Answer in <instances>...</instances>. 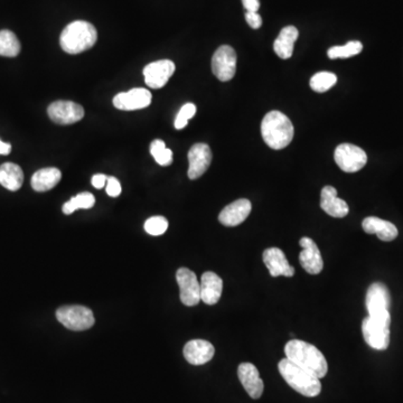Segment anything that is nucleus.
Segmentation results:
<instances>
[{"instance_id": "f257e3e1", "label": "nucleus", "mask_w": 403, "mask_h": 403, "mask_svg": "<svg viewBox=\"0 0 403 403\" xmlns=\"http://www.w3.org/2000/svg\"><path fill=\"white\" fill-rule=\"evenodd\" d=\"M284 354L289 361L318 378H323L329 372V364L323 353L305 341H289L284 346Z\"/></svg>"}, {"instance_id": "f03ea898", "label": "nucleus", "mask_w": 403, "mask_h": 403, "mask_svg": "<svg viewBox=\"0 0 403 403\" xmlns=\"http://www.w3.org/2000/svg\"><path fill=\"white\" fill-rule=\"evenodd\" d=\"M261 133L265 144L275 150H284L293 140V124L280 111H271L265 114L261 124Z\"/></svg>"}, {"instance_id": "7ed1b4c3", "label": "nucleus", "mask_w": 403, "mask_h": 403, "mask_svg": "<svg viewBox=\"0 0 403 403\" xmlns=\"http://www.w3.org/2000/svg\"><path fill=\"white\" fill-rule=\"evenodd\" d=\"M98 32L91 22L75 20L64 28L60 37L62 50L67 54H80L94 46Z\"/></svg>"}, {"instance_id": "20e7f679", "label": "nucleus", "mask_w": 403, "mask_h": 403, "mask_svg": "<svg viewBox=\"0 0 403 403\" xmlns=\"http://www.w3.org/2000/svg\"><path fill=\"white\" fill-rule=\"evenodd\" d=\"M278 369L284 381L301 395L314 398L321 393L322 384L319 378L296 365L287 357L280 361Z\"/></svg>"}, {"instance_id": "39448f33", "label": "nucleus", "mask_w": 403, "mask_h": 403, "mask_svg": "<svg viewBox=\"0 0 403 403\" xmlns=\"http://www.w3.org/2000/svg\"><path fill=\"white\" fill-rule=\"evenodd\" d=\"M58 321L71 331H81L94 325L93 312L84 306H63L56 310Z\"/></svg>"}, {"instance_id": "423d86ee", "label": "nucleus", "mask_w": 403, "mask_h": 403, "mask_svg": "<svg viewBox=\"0 0 403 403\" xmlns=\"http://www.w3.org/2000/svg\"><path fill=\"white\" fill-rule=\"evenodd\" d=\"M334 158L337 166L345 173H357L367 163L364 150L352 144H342L337 147Z\"/></svg>"}, {"instance_id": "0eeeda50", "label": "nucleus", "mask_w": 403, "mask_h": 403, "mask_svg": "<svg viewBox=\"0 0 403 403\" xmlns=\"http://www.w3.org/2000/svg\"><path fill=\"white\" fill-rule=\"evenodd\" d=\"M212 72L218 80L227 82L237 72V53L229 45L218 47L212 58Z\"/></svg>"}, {"instance_id": "6e6552de", "label": "nucleus", "mask_w": 403, "mask_h": 403, "mask_svg": "<svg viewBox=\"0 0 403 403\" xmlns=\"http://www.w3.org/2000/svg\"><path fill=\"white\" fill-rule=\"evenodd\" d=\"M176 282L180 290V301L185 306H197L201 301V284L197 275L187 268H180L176 272Z\"/></svg>"}, {"instance_id": "1a4fd4ad", "label": "nucleus", "mask_w": 403, "mask_h": 403, "mask_svg": "<svg viewBox=\"0 0 403 403\" xmlns=\"http://www.w3.org/2000/svg\"><path fill=\"white\" fill-rule=\"evenodd\" d=\"M47 114L55 124H72L83 119L84 109L82 105L72 101H55L51 103Z\"/></svg>"}, {"instance_id": "9d476101", "label": "nucleus", "mask_w": 403, "mask_h": 403, "mask_svg": "<svg viewBox=\"0 0 403 403\" xmlns=\"http://www.w3.org/2000/svg\"><path fill=\"white\" fill-rule=\"evenodd\" d=\"M362 333L367 345L384 351L390 345V326L373 321L367 316L362 323Z\"/></svg>"}, {"instance_id": "9b49d317", "label": "nucleus", "mask_w": 403, "mask_h": 403, "mask_svg": "<svg viewBox=\"0 0 403 403\" xmlns=\"http://www.w3.org/2000/svg\"><path fill=\"white\" fill-rule=\"evenodd\" d=\"M187 175L190 180H197L202 175L206 173L207 169L212 163V152L209 145L199 143L194 145L188 152Z\"/></svg>"}, {"instance_id": "f8f14e48", "label": "nucleus", "mask_w": 403, "mask_h": 403, "mask_svg": "<svg viewBox=\"0 0 403 403\" xmlns=\"http://www.w3.org/2000/svg\"><path fill=\"white\" fill-rule=\"evenodd\" d=\"M152 97L147 88H131L130 91L117 94L114 98V105L124 111L140 110L150 107Z\"/></svg>"}, {"instance_id": "ddd939ff", "label": "nucleus", "mask_w": 403, "mask_h": 403, "mask_svg": "<svg viewBox=\"0 0 403 403\" xmlns=\"http://www.w3.org/2000/svg\"><path fill=\"white\" fill-rule=\"evenodd\" d=\"M174 62L169 60L152 62L144 69L145 82L152 88H161L175 72Z\"/></svg>"}, {"instance_id": "4468645a", "label": "nucleus", "mask_w": 403, "mask_h": 403, "mask_svg": "<svg viewBox=\"0 0 403 403\" xmlns=\"http://www.w3.org/2000/svg\"><path fill=\"white\" fill-rule=\"evenodd\" d=\"M303 251L299 254V263L301 267L310 275L321 274L324 268L323 258L317 244L312 239L301 238L299 241Z\"/></svg>"}, {"instance_id": "2eb2a0df", "label": "nucleus", "mask_w": 403, "mask_h": 403, "mask_svg": "<svg viewBox=\"0 0 403 403\" xmlns=\"http://www.w3.org/2000/svg\"><path fill=\"white\" fill-rule=\"evenodd\" d=\"M365 305L369 315H374L378 312H389L391 305V296L389 289L382 282H374L367 289Z\"/></svg>"}, {"instance_id": "dca6fc26", "label": "nucleus", "mask_w": 403, "mask_h": 403, "mask_svg": "<svg viewBox=\"0 0 403 403\" xmlns=\"http://www.w3.org/2000/svg\"><path fill=\"white\" fill-rule=\"evenodd\" d=\"M251 211V202L246 199H238L224 207L218 216V221L225 227H238L246 221Z\"/></svg>"}, {"instance_id": "f3484780", "label": "nucleus", "mask_w": 403, "mask_h": 403, "mask_svg": "<svg viewBox=\"0 0 403 403\" xmlns=\"http://www.w3.org/2000/svg\"><path fill=\"white\" fill-rule=\"evenodd\" d=\"M184 357L190 364L203 365L210 362L216 354V348L204 340H193L186 343L183 350Z\"/></svg>"}, {"instance_id": "a211bd4d", "label": "nucleus", "mask_w": 403, "mask_h": 403, "mask_svg": "<svg viewBox=\"0 0 403 403\" xmlns=\"http://www.w3.org/2000/svg\"><path fill=\"white\" fill-rule=\"evenodd\" d=\"M263 259L272 277H293L295 275V268L289 265L287 257L280 249H267L263 252Z\"/></svg>"}, {"instance_id": "6ab92c4d", "label": "nucleus", "mask_w": 403, "mask_h": 403, "mask_svg": "<svg viewBox=\"0 0 403 403\" xmlns=\"http://www.w3.org/2000/svg\"><path fill=\"white\" fill-rule=\"evenodd\" d=\"M238 376L243 388L252 399H260L263 393V381L260 378L259 371L252 363H242L239 365Z\"/></svg>"}, {"instance_id": "aec40b11", "label": "nucleus", "mask_w": 403, "mask_h": 403, "mask_svg": "<svg viewBox=\"0 0 403 403\" xmlns=\"http://www.w3.org/2000/svg\"><path fill=\"white\" fill-rule=\"evenodd\" d=\"M321 207L333 218H345L350 212V207L344 199L337 197L336 188L325 186L321 193Z\"/></svg>"}, {"instance_id": "412c9836", "label": "nucleus", "mask_w": 403, "mask_h": 403, "mask_svg": "<svg viewBox=\"0 0 403 403\" xmlns=\"http://www.w3.org/2000/svg\"><path fill=\"white\" fill-rule=\"evenodd\" d=\"M201 300L206 305L218 304L223 290V282L212 271H206L201 278Z\"/></svg>"}, {"instance_id": "4be33fe9", "label": "nucleus", "mask_w": 403, "mask_h": 403, "mask_svg": "<svg viewBox=\"0 0 403 403\" xmlns=\"http://www.w3.org/2000/svg\"><path fill=\"white\" fill-rule=\"evenodd\" d=\"M362 227L367 234H376L380 240L390 242L398 237V229L395 224L384 221L376 216H369L362 222Z\"/></svg>"}, {"instance_id": "5701e85b", "label": "nucleus", "mask_w": 403, "mask_h": 403, "mask_svg": "<svg viewBox=\"0 0 403 403\" xmlns=\"http://www.w3.org/2000/svg\"><path fill=\"white\" fill-rule=\"evenodd\" d=\"M299 32L295 26L282 28L279 37L274 43V50L277 55L282 60H288L293 56V45L298 39Z\"/></svg>"}, {"instance_id": "b1692460", "label": "nucleus", "mask_w": 403, "mask_h": 403, "mask_svg": "<svg viewBox=\"0 0 403 403\" xmlns=\"http://www.w3.org/2000/svg\"><path fill=\"white\" fill-rule=\"evenodd\" d=\"M62 178V173L55 167H48L37 171L32 177L31 184L34 191L47 192L55 187Z\"/></svg>"}, {"instance_id": "393cba45", "label": "nucleus", "mask_w": 403, "mask_h": 403, "mask_svg": "<svg viewBox=\"0 0 403 403\" xmlns=\"http://www.w3.org/2000/svg\"><path fill=\"white\" fill-rule=\"evenodd\" d=\"M24 183V173L20 166L14 163H5L0 166V185L8 191L16 192Z\"/></svg>"}, {"instance_id": "a878e982", "label": "nucleus", "mask_w": 403, "mask_h": 403, "mask_svg": "<svg viewBox=\"0 0 403 403\" xmlns=\"http://www.w3.org/2000/svg\"><path fill=\"white\" fill-rule=\"evenodd\" d=\"M20 52V43L13 32L8 29L0 31V55L15 58Z\"/></svg>"}, {"instance_id": "bb28decb", "label": "nucleus", "mask_w": 403, "mask_h": 403, "mask_svg": "<svg viewBox=\"0 0 403 403\" xmlns=\"http://www.w3.org/2000/svg\"><path fill=\"white\" fill-rule=\"evenodd\" d=\"M95 204V199H94L93 194L88 193V192H84V193L79 194L77 197H72L69 202H67L65 204L63 205L64 214L70 216L72 214L77 210H88V209H92Z\"/></svg>"}, {"instance_id": "cd10ccee", "label": "nucleus", "mask_w": 403, "mask_h": 403, "mask_svg": "<svg viewBox=\"0 0 403 403\" xmlns=\"http://www.w3.org/2000/svg\"><path fill=\"white\" fill-rule=\"evenodd\" d=\"M363 45L361 41H348V44L344 46H334L329 48L327 55L331 60H337V58H348L352 56L357 55L362 52Z\"/></svg>"}, {"instance_id": "c85d7f7f", "label": "nucleus", "mask_w": 403, "mask_h": 403, "mask_svg": "<svg viewBox=\"0 0 403 403\" xmlns=\"http://www.w3.org/2000/svg\"><path fill=\"white\" fill-rule=\"evenodd\" d=\"M150 154L152 157L155 158L156 163L158 165L166 166L171 165L173 163V152L166 147L165 143L161 139H156L150 145Z\"/></svg>"}, {"instance_id": "c756f323", "label": "nucleus", "mask_w": 403, "mask_h": 403, "mask_svg": "<svg viewBox=\"0 0 403 403\" xmlns=\"http://www.w3.org/2000/svg\"><path fill=\"white\" fill-rule=\"evenodd\" d=\"M336 82L337 77L334 73L319 72L314 75L310 80V88L318 93H323L333 88Z\"/></svg>"}, {"instance_id": "7c9ffc66", "label": "nucleus", "mask_w": 403, "mask_h": 403, "mask_svg": "<svg viewBox=\"0 0 403 403\" xmlns=\"http://www.w3.org/2000/svg\"><path fill=\"white\" fill-rule=\"evenodd\" d=\"M145 231L148 234L158 237L163 235L169 229V221L164 216H152L145 222Z\"/></svg>"}, {"instance_id": "2f4dec72", "label": "nucleus", "mask_w": 403, "mask_h": 403, "mask_svg": "<svg viewBox=\"0 0 403 403\" xmlns=\"http://www.w3.org/2000/svg\"><path fill=\"white\" fill-rule=\"evenodd\" d=\"M197 114V107L193 103H186L183 105L180 112L177 114L176 119H175V128L177 130L183 129L187 126L190 119H192Z\"/></svg>"}, {"instance_id": "473e14b6", "label": "nucleus", "mask_w": 403, "mask_h": 403, "mask_svg": "<svg viewBox=\"0 0 403 403\" xmlns=\"http://www.w3.org/2000/svg\"><path fill=\"white\" fill-rule=\"evenodd\" d=\"M105 191H107L109 197H119L120 194H121V185H120L119 180H117L116 177H108Z\"/></svg>"}, {"instance_id": "72a5a7b5", "label": "nucleus", "mask_w": 403, "mask_h": 403, "mask_svg": "<svg viewBox=\"0 0 403 403\" xmlns=\"http://www.w3.org/2000/svg\"><path fill=\"white\" fill-rule=\"evenodd\" d=\"M246 20L249 26L253 28V29H258V28L261 27V25H263V18H261V16H260L258 13L246 11Z\"/></svg>"}, {"instance_id": "f704fd0d", "label": "nucleus", "mask_w": 403, "mask_h": 403, "mask_svg": "<svg viewBox=\"0 0 403 403\" xmlns=\"http://www.w3.org/2000/svg\"><path fill=\"white\" fill-rule=\"evenodd\" d=\"M107 180H108V177L105 176V175H94V176L92 177V185L98 188V190H101V188L105 187V184H107Z\"/></svg>"}, {"instance_id": "c9c22d12", "label": "nucleus", "mask_w": 403, "mask_h": 403, "mask_svg": "<svg viewBox=\"0 0 403 403\" xmlns=\"http://www.w3.org/2000/svg\"><path fill=\"white\" fill-rule=\"evenodd\" d=\"M243 6L246 11L258 13L260 8V0H242Z\"/></svg>"}, {"instance_id": "e433bc0d", "label": "nucleus", "mask_w": 403, "mask_h": 403, "mask_svg": "<svg viewBox=\"0 0 403 403\" xmlns=\"http://www.w3.org/2000/svg\"><path fill=\"white\" fill-rule=\"evenodd\" d=\"M11 152V144L0 140V155H9Z\"/></svg>"}]
</instances>
